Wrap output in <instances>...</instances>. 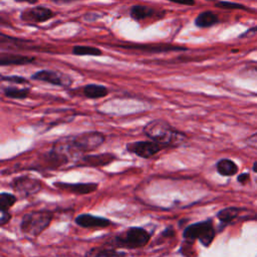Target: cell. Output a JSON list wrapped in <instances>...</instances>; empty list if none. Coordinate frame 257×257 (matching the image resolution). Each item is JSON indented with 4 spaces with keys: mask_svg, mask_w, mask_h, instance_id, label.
Wrapping results in <instances>:
<instances>
[{
    "mask_svg": "<svg viewBox=\"0 0 257 257\" xmlns=\"http://www.w3.org/2000/svg\"><path fill=\"white\" fill-rule=\"evenodd\" d=\"M144 134L166 148H176L186 143L187 136L175 130L164 119H154L149 121L144 127Z\"/></svg>",
    "mask_w": 257,
    "mask_h": 257,
    "instance_id": "cell-1",
    "label": "cell"
},
{
    "mask_svg": "<svg viewBox=\"0 0 257 257\" xmlns=\"http://www.w3.org/2000/svg\"><path fill=\"white\" fill-rule=\"evenodd\" d=\"M105 137L99 132H85L66 139L57 145L65 152L87 153L94 151L104 143Z\"/></svg>",
    "mask_w": 257,
    "mask_h": 257,
    "instance_id": "cell-2",
    "label": "cell"
},
{
    "mask_svg": "<svg viewBox=\"0 0 257 257\" xmlns=\"http://www.w3.org/2000/svg\"><path fill=\"white\" fill-rule=\"evenodd\" d=\"M151 239V234L143 227H130L114 236L107 245L112 248L137 249L145 247Z\"/></svg>",
    "mask_w": 257,
    "mask_h": 257,
    "instance_id": "cell-3",
    "label": "cell"
},
{
    "mask_svg": "<svg viewBox=\"0 0 257 257\" xmlns=\"http://www.w3.org/2000/svg\"><path fill=\"white\" fill-rule=\"evenodd\" d=\"M52 219V213L47 210L29 212L22 216L20 222V230L25 235L37 237L46 228H48Z\"/></svg>",
    "mask_w": 257,
    "mask_h": 257,
    "instance_id": "cell-4",
    "label": "cell"
},
{
    "mask_svg": "<svg viewBox=\"0 0 257 257\" xmlns=\"http://www.w3.org/2000/svg\"><path fill=\"white\" fill-rule=\"evenodd\" d=\"M215 236L216 230L211 219L188 225L183 232V237L186 241L194 243L196 240H199L205 247H209L212 244Z\"/></svg>",
    "mask_w": 257,
    "mask_h": 257,
    "instance_id": "cell-5",
    "label": "cell"
},
{
    "mask_svg": "<svg viewBox=\"0 0 257 257\" xmlns=\"http://www.w3.org/2000/svg\"><path fill=\"white\" fill-rule=\"evenodd\" d=\"M163 149L165 147L155 141H138L126 145L127 152L143 159H150Z\"/></svg>",
    "mask_w": 257,
    "mask_h": 257,
    "instance_id": "cell-6",
    "label": "cell"
},
{
    "mask_svg": "<svg viewBox=\"0 0 257 257\" xmlns=\"http://www.w3.org/2000/svg\"><path fill=\"white\" fill-rule=\"evenodd\" d=\"M10 187L22 197H28L39 192L42 188V183L38 179L29 176H20L13 179Z\"/></svg>",
    "mask_w": 257,
    "mask_h": 257,
    "instance_id": "cell-7",
    "label": "cell"
},
{
    "mask_svg": "<svg viewBox=\"0 0 257 257\" xmlns=\"http://www.w3.org/2000/svg\"><path fill=\"white\" fill-rule=\"evenodd\" d=\"M31 79L47 82L58 86H68L71 84L72 79L69 75L57 70L42 69L31 75Z\"/></svg>",
    "mask_w": 257,
    "mask_h": 257,
    "instance_id": "cell-8",
    "label": "cell"
},
{
    "mask_svg": "<svg viewBox=\"0 0 257 257\" xmlns=\"http://www.w3.org/2000/svg\"><path fill=\"white\" fill-rule=\"evenodd\" d=\"M54 16V12L43 6H35L23 10L20 14V18L25 22L40 23L45 22Z\"/></svg>",
    "mask_w": 257,
    "mask_h": 257,
    "instance_id": "cell-9",
    "label": "cell"
},
{
    "mask_svg": "<svg viewBox=\"0 0 257 257\" xmlns=\"http://www.w3.org/2000/svg\"><path fill=\"white\" fill-rule=\"evenodd\" d=\"M116 160V156L110 153H103V154H96V155H86L83 156L75 166L78 167H104L112 163Z\"/></svg>",
    "mask_w": 257,
    "mask_h": 257,
    "instance_id": "cell-10",
    "label": "cell"
},
{
    "mask_svg": "<svg viewBox=\"0 0 257 257\" xmlns=\"http://www.w3.org/2000/svg\"><path fill=\"white\" fill-rule=\"evenodd\" d=\"M56 188L71 193L75 195H86L93 193L97 190V183H65V182H55L53 184Z\"/></svg>",
    "mask_w": 257,
    "mask_h": 257,
    "instance_id": "cell-11",
    "label": "cell"
},
{
    "mask_svg": "<svg viewBox=\"0 0 257 257\" xmlns=\"http://www.w3.org/2000/svg\"><path fill=\"white\" fill-rule=\"evenodd\" d=\"M74 221L82 228H105L111 225V221L109 219L88 213L78 215Z\"/></svg>",
    "mask_w": 257,
    "mask_h": 257,
    "instance_id": "cell-12",
    "label": "cell"
},
{
    "mask_svg": "<svg viewBox=\"0 0 257 257\" xmlns=\"http://www.w3.org/2000/svg\"><path fill=\"white\" fill-rule=\"evenodd\" d=\"M121 48H126V49H139L142 51H147V52H153V53H160V52H169V51H178V50H186L185 47L182 46H175L172 44H154V45H149V44H135V45H119Z\"/></svg>",
    "mask_w": 257,
    "mask_h": 257,
    "instance_id": "cell-13",
    "label": "cell"
},
{
    "mask_svg": "<svg viewBox=\"0 0 257 257\" xmlns=\"http://www.w3.org/2000/svg\"><path fill=\"white\" fill-rule=\"evenodd\" d=\"M125 252L117 251L112 247H93L85 252L84 257H125Z\"/></svg>",
    "mask_w": 257,
    "mask_h": 257,
    "instance_id": "cell-14",
    "label": "cell"
},
{
    "mask_svg": "<svg viewBox=\"0 0 257 257\" xmlns=\"http://www.w3.org/2000/svg\"><path fill=\"white\" fill-rule=\"evenodd\" d=\"M156 14H158V11L147 5L136 4L132 6L130 9V15L136 21H142V20L154 17Z\"/></svg>",
    "mask_w": 257,
    "mask_h": 257,
    "instance_id": "cell-15",
    "label": "cell"
},
{
    "mask_svg": "<svg viewBox=\"0 0 257 257\" xmlns=\"http://www.w3.org/2000/svg\"><path fill=\"white\" fill-rule=\"evenodd\" d=\"M219 23V17L212 11H203L195 18V25L199 28H209Z\"/></svg>",
    "mask_w": 257,
    "mask_h": 257,
    "instance_id": "cell-16",
    "label": "cell"
},
{
    "mask_svg": "<svg viewBox=\"0 0 257 257\" xmlns=\"http://www.w3.org/2000/svg\"><path fill=\"white\" fill-rule=\"evenodd\" d=\"M35 57L20 54H2L0 57L1 65H21L34 62Z\"/></svg>",
    "mask_w": 257,
    "mask_h": 257,
    "instance_id": "cell-17",
    "label": "cell"
},
{
    "mask_svg": "<svg viewBox=\"0 0 257 257\" xmlns=\"http://www.w3.org/2000/svg\"><path fill=\"white\" fill-rule=\"evenodd\" d=\"M82 93L87 98L95 99V98H100V97L106 96L108 94V89L104 85L89 83L83 87Z\"/></svg>",
    "mask_w": 257,
    "mask_h": 257,
    "instance_id": "cell-18",
    "label": "cell"
},
{
    "mask_svg": "<svg viewBox=\"0 0 257 257\" xmlns=\"http://www.w3.org/2000/svg\"><path fill=\"white\" fill-rule=\"evenodd\" d=\"M216 170L221 176L231 177L237 174L238 166L230 159H221L216 164Z\"/></svg>",
    "mask_w": 257,
    "mask_h": 257,
    "instance_id": "cell-19",
    "label": "cell"
},
{
    "mask_svg": "<svg viewBox=\"0 0 257 257\" xmlns=\"http://www.w3.org/2000/svg\"><path fill=\"white\" fill-rule=\"evenodd\" d=\"M240 212L239 208L236 207H228L225 209L220 210L217 213V218L223 225H227L228 223L232 222L234 219L237 218L238 214Z\"/></svg>",
    "mask_w": 257,
    "mask_h": 257,
    "instance_id": "cell-20",
    "label": "cell"
},
{
    "mask_svg": "<svg viewBox=\"0 0 257 257\" xmlns=\"http://www.w3.org/2000/svg\"><path fill=\"white\" fill-rule=\"evenodd\" d=\"M29 92H30L29 87L18 88V87L9 86L3 89V93L5 96L9 98H14V99H24L29 95Z\"/></svg>",
    "mask_w": 257,
    "mask_h": 257,
    "instance_id": "cell-21",
    "label": "cell"
},
{
    "mask_svg": "<svg viewBox=\"0 0 257 257\" xmlns=\"http://www.w3.org/2000/svg\"><path fill=\"white\" fill-rule=\"evenodd\" d=\"M72 53L74 55H80V56H99L102 54L101 50L97 47L93 46H86V45H75L72 47Z\"/></svg>",
    "mask_w": 257,
    "mask_h": 257,
    "instance_id": "cell-22",
    "label": "cell"
},
{
    "mask_svg": "<svg viewBox=\"0 0 257 257\" xmlns=\"http://www.w3.org/2000/svg\"><path fill=\"white\" fill-rule=\"evenodd\" d=\"M17 201V198L15 195L2 192L0 194V211H8Z\"/></svg>",
    "mask_w": 257,
    "mask_h": 257,
    "instance_id": "cell-23",
    "label": "cell"
},
{
    "mask_svg": "<svg viewBox=\"0 0 257 257\" xmlns=\"http://www.w3.org/2000/svg\"><path fill=\"white\" fill-rule=\"evenodd\" d=\"M215 6L221 9H226V10H245L246 9V6H244L243 4L232 2V1H218L215 4Z\"/></svg>",
    "mask_w": 257,
    "mask_h": 257,
    "instance_id": "cell-24",
    "label": "cell"
},
{
    "mask_svg": "<svg viewBox=\"0 0 257 257\" xmlns=\"http://www.w3.org/2000/svg\"><path fill=\"white\" fill-rule=\"evenodd\" d=\"M176 236V231L175 229L170 226V227H167L162 233L161 235L159 236V238L156 240V244H160L162 242H164V240H167V239H171V238H174Z\"/></svg>",
    "mask_w": 257,
    "mask_h": 257,
    "instance_id": "cell-25",
    "label": "cell"
},
{
    "mask_svg": "<svg viewBox=\"0 0 257 257\" xmlns=\"http://www.w3.org/2000/svg\"><path fill=\"white\" fill-rule=\"evenodd\" d=\"M1 79L3 81H8L14 84H24V83H28V80L22 76L19 75H2Z\"/></svg>",
    "mask_w": 257,
    "mask_h": 257,
    "instance_id": "cell-26",
    "label": "cell"
},
{
    "mask_svg": "<svg viewBox=\"0 0 257 257\" xmlns=\"http://www.w3.org/2000/svg\"><path fill=\"white\" fill-rule=\"evenodd\" d=\"M180 253H182L185 257H193V243L189 241H184L180 248Z\"/></svg>",
    "mask_w": 257,
    "mask_h": 257,
    "instance_id": "cell-27",
    "label": "cell"
},
{
    "mask_svg": "<svg viewBox=\"0 0 257 257\" xmlns=\"http://www.w3.org/2000/svg\"><path fill=\"white\" fill-rule=\"evenodd\" d=\"M245 143L247 144V146H249L250 148L256 149L257 150V133L251 135L249 138L246 139Z\"/></svg>",
    "mask_w": 257,
    "mask_h": 257,
    "instance_id": "cell-28",
    "label": "cell"
},
{
    "mask_svg": "<svg viewBox=\"0 0 257 257\" xmlns=\"http://www.w3.org/2000/svg\"><path fill=\"white\" fill-rule=\"evenodd\" d=\"M11 220V214L8 211H1L0 215V226H4Z\"/></svg>",
    "mask_w": 257,
    "mask_h": 257,
    "instance_id": "cell-29",
    "label": "cell"
},
{
    "mask_svg": "<svg viewBox=\"0 0 257 257\" xmlns=\"http://www.w3.org/2000/svg\"><path fill=\"white\" fill-rule=\"evenodd\" d=\"M170 2L176 3V4H181V5H186V6H193L196 4L195 0H168Z\"/></svg>",
    "mask_w": 257,
    "mask_h": 257,
    "instance_id": "cell-30",
    "label": "cell"
},
{
    "mask_svg": "<svg viewBox=\"0 0 257 257\" xmlns=\"http://www.w3.org/2000/svg\"><path fill=\"white\" fill-rule=\"evenodd\" d=\"M248 180H249V174H248V173L240 174V175L237 177V181H238L240 184H245Z\"/></svg>",
    "mask_w": 257,
    "mask_h": 257,
    "instance_id": "cell-31",
    "label": "cell"
},
{
    "mask_svg": "<svg viewBox=\"0 0 257 257\" xmlns=\"http://www.w3.org/2000/svg\"><path fill=\"white\" fill-rule=\"evenodd\" d=\"M57 4H68V3H71V2H75V1H78V0H51Z\"/></svg>",
    "mask_w": 257,
    "mask_h": 257,
    "instance_id": "cell-32",
    "label": "cell"
},
{
    "mask_svg": "<svg viewBox=\"0 0 257 257\" xmlns=\"http://www.w3.org/2000/svg\"><path fill=\"white\" fill-rule=\"evenodd\" d=\"M255 32H257V26H254V27L249 28L246 32H244V33L242 34V36H244V35H248V34H250V33H255Z\"/></svg>",
    "mask_w": 257,
    "mask_h": 257,
    "instance_id": "cell-33",
    "label": "cell"
},
{
    "mask_svg": "<svg viewBox=\"0 0 257 257\" xmlns=\"http://www.w3.org/2000/svg\"><path fill=\"white\" fill-rule=\"evenodd\" d=\"M16 2H27L29 4H34L36 3L38 0H15Z\"/></svg>",
    "mask_w": 257,
    "mask_h": 257,
    "instance_id": "cell-34",
    "label": "cell"
},
{
    "mask_svg": "<svg viewBox=\"0 0 257 257\" xmlns=\"http://www.w3.org/2000/svg\"><path fill=\"white\" fill-rule=\"evenodd\" d=\"M252 170L255 172V173H257V162H255L254 164H253V167H252Z\"/></svg>",
    "mask_w": 257,
    "mask_h": 257,
    "instance_id": "cell-35",
    "label": "cell"
}]
</instances>
